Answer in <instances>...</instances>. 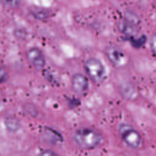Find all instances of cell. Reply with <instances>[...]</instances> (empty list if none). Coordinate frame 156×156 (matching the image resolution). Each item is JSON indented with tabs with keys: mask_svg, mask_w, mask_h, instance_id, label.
Returning a JSON list of instances; mask_svg holds the SVG:
<instances>
[{
	"mask_svg": "<svg viewBox=\"0 0 156 156\" xmlns=\"http://www.w3.org/2000/svg\"><path fill=\"white\" fill-rule=\"evenodd\" d=\"M106 54L109 60L115 66L121 65L124 60L122 52L115 46H110L107 49Z\"/></svg>",
	"mask_w": 156,
	"mask_h": 156,
	"instance_id": "cell-6",
	"label": "cell"
},
{
	"mask_svg": "<svg viewBox=\"0 0 156 156\" xmlns=\"http://www.w3.org/2000/svg\"><path fill=\"white\" fill-rule=\"evenodd\" d=\"M119 132L122 140L127 146L133 149H137L141 146V136L132 126L122 124L119 127Z\"/></svg>",
	"mask_w": 156,
	"mask_h": 156,
	"instance_id": "cell-3",
	"label": "cell"
},
{
	"mask_svg": "<svg viewBox=\"0 0 156 156\" xmlns=\"http://www.w3.org/2000/svg\"><path fill=\"white\" fill-rule=\"evenodd\" d=\"M84 68L88 77L94 83L102 82L106 76L105 69L102 62L97 58H90L86 60Z\"/></svg>",
	"mask_w": 156,
	"mask_h": 156,
	"instance_id": "cell-2",
	"label": "cell"
},
{
	"mask_svg": "<svg viewBox=\"0 0 156 156\" xmlns=\"http://www.w3.org/2000/svg\"><path fill=\"white\" fill-rule=\"evenodd\" d=\"M29 63L38 70L41 69L45 65V58L42 51L37 48H32L26 54Z\"/></svg>",
	"mask_w": 156,
	"mask_h": 156,
	"instance_id": "cell-4",
	"label": "cell"
},
{
	"mask_svg": "<svg viewBox=\"0 0 156 156\" xmlns=\"http://www.w3.org/2000/svg\"><path fill=\"white\" fill-rule=\"evenodd\" d=\"M39 156H58V155L51 150L46 149L41 151L40 153Z\"/></svg>",
	"mask_w": 156,
	"mask_h": 156,
	"instance_id": "cell-9",
	"label": "cell"
},
{
	"mask_svg": "<svg viewBox=\"0 0 156 156\" xmlns=\"http://www.w3.org/2000/svg\"><path fill=\"white\" fill-rule=\"evenodd\" d=\"M102 136L99 132L87 127L77 129L73 135L74 143L84 149L96 147L102 143Z\"/></svg>",
	"mask_w": 156,
	"mask_h": 156,
	"instance_id": "cell-1",
	"label": "cell"
},
{
	"mask_svg": "<svg viewBox=\"0 0 156 156\" xmlns=\"http://www.w3.org/2000/svg\"><path fill=\"white\" fill-rule=\"evenodd\" d=\"M71 83L73 90L77 94H83L88 89V80L86 76L80 73L73 75Z\"/></svg>",
	"mask_w": 156,
	"mask_h": 156,
	"instance_id": "cell-5",
	"label": "cell"
},
{
	"mask_svg": "<svg viewBox=\"0 0 156 156\" xmlns=\"http://www.w3.org/2000/svg\"><path fill=\"white\" fill-rule=\"evenodd\" d=\"M150 48L153 54L156 55V34H154L151 38Z\"/></svg>",
	"mask_w": 156,
	"mask_h": 156,
	"instance_id": "cell-8",
	"label": "cell"
},
{
	"mask_svg": "<svg viewBox=\"0 0 156 156\" xmlns=\"http://www.w3.org/2000/svg\"><path fill=\"white\" fill-rule=\"evenodd\" d=\"M3 5L8 7H16L19 4V0H1Z\"/></svg>",
	"mask_w": 156,
	"mask_h": 156,
	"instance_id": "cell-7",
	"label": "cell"
}]
</instances>
